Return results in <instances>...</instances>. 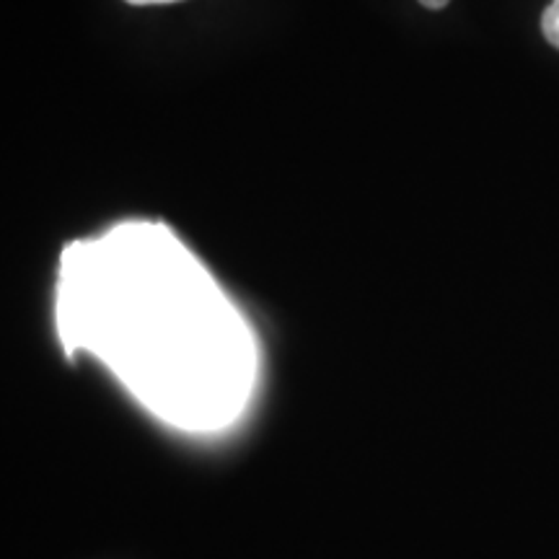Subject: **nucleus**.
Wrapping results in <instances>:
<instances>
[{
    "instance_id": "1",
    "label": "nucleus",
    "mask_w": 559,
    "mask_h": 559,
    "mask_svg": "<svg viewBox=\"0 0 559 559\" xmlns=\"http://www.w3.org/2000/svg\"><path fill=\"white\" fill-rule=\"evenodd\" d=\"M542 32H544V39L559 50V0H551L547 11L542 13Z\"/></svg>"
},
{
    "instance_id": "2",
    "label": "nucleus",
    "mask_w": 559,
    "mask_h": 559,
    "mask_svg": "<svg viewBox=\"0 0 559 559\" xmlns=\"http://www.w3.org/2000/svg\"><path fill=\"white\" fill-rule=\"evenodd\" d=\"M130 5H166V3H181V0H124Z\"/></svg>"
},
{
    "instance_id": "3",
    "label": "nucleus",
    "mask_w": 559,
    "mask_h": 559,
    "mask_svg": "<svg viewBox=\"0 0 559 559\" xmlns=\"http://www.w3.org/2000/svg\"><path fill=\"white\" fill-rule=\"evenodd\" d=\"M419 3H423L425 9H430V11H440V9H445L451 0H419Z\"/></svg>"
}]
</instances>
